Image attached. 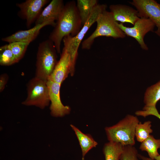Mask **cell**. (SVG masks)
<instances>
[{"label": "cell", "mask_w": 160, "mask_h": 160, "mask_svg": "<svg viewBox=\"0 0 160 160\" xmlns=\"http://www.w3.org/2000/svg\"><path fill=\"white\" fill-rule=\"evenodd\" d=\"M30 44L22 42H14L8 44V46L17 62L23 57Z\"/></svg>", "instance_id": "22"}, {"label": "cell", "mask_w": 160, "mask_h": 160, "mask_svg": "<svg viewBox=\"0 0 160 160\" xmlns=\"http://www.w3.org/2000/svg\"><path fill=\"white\" fill-rule=\"evenodd\" d=\"M155 160H160V155H159L157 156L155 158Z\"/></svg>", "instance_id": "27"}, {"label": "cell", "mask_w": 160, "mask_h": 160, "mask_svg": "<svg viewBox=\"0 0 160 160\" xmlns=\"http://www.w3.org/2000/svg\"><path fill=\"white\" fill-rule=\"evenodd\" d=\"M136 148L132 145L124 146L120 160H139Z\"/></svg>", "instance_id": "23"}, {"label": "cell", "mask_w": 160, "mask_h": 160, "mask_svg": "<svg viewBox=\"0 0 160 160\" xmlns=\"http://www.w3.org/2000/svg\"><path fill=\"white\" fill-rule=\"evenodd\" d=\"M70 126L74 131L79 141L82 153V160L84 159L86 154L94 147H95L97 143L89 134H84L73 125Z\"/></svg>", "instance_id": "15"}, {"label": "cell", "mask_w": 160, "mask_h": 160, "mask_svg": "<svg viewBox=\"0 0 160 160\" xmlns=\"http://www.w3.org/2000/svg\"><path fill=\"white\" fill-rule=\"evenodd\" d=\"M64 5L62 0H52L41 11L35 22V25L48 20L57 21Z\"/></svg>", "instance_id": "14"}, {"label": "cell", "mask_w": 160, "mask_h": 160, "mask_svg": "<svg viewBox=\"0 0 160 160\" xmlns=\"http://www.w3.org/2000/svg\"><path fill=\"white\" fill-rule=\"evenodd\" d=\"M160 100V81L148 87L145 93L143 108H156L157 103Z\"/></svg>", "instance_id": "18"}, {"label": "cell", "mask_w": 160, "mask_h": 160, "mask_svg": "<svg viewBox=\"0 0 160 160\" xmlns=\"http://www.w3.org/2000/svg\"><path fill=\"white\" fill-rule=\"evenodd\" d=\"M110 12L115 20L121 23H129L134 25L140 18L137 11L124 5H111L109 7Z\"/></svg>", "instance_id": "13"}, {"label": "cell", "mask_w": 160, "mask_h": 160, "mask_svg": "<svg viewBox=\"0 0 160 160\" xmlns=\"http://www.w3.org/2000/svg\"><path fill=\"white\" fill-rule=\"evenodd\" d=\"M17 63L8 44L0 47V64L2 66H9Z\"/></svg>", "instance_id": "21"}, {"label": "cell", "mask_w": 160, "mask_h": 160, "mask_svg": "<svg viewBox=\"0 0 160 160\" xmlns=\"http://www.w3.org/2000/svg\"><path fill=\"white\" fill-rule=\"evenodd\" d=\"M82 27L76 1H72L67 2L49 37L54 43L57 53L60 52L61 42L63 38L68 36H75Z\"/></svg>", "instance_id": "1"}, {"label": "cell", "mask_w": 160, "mask_h": 160, "mask_svg": "<svg viewBox=\"0 0 160 160\" xmlns=\"http://www.w3.org/2000/svg\"><path fill=\"white\" fill-rule=\"evenodd\" d=\"M74 67L70 55L63 47L60 59L48 80L61 84L69 73L73 74Z\"/></svg>", "instance_id": "10"}, {"label": "cell", "mask_w": 160, "mask_h": 160, "mask_svg": "<svg viewBox=\"0 0 160 160\" xmlns=\"http://www.w3.org/2000/svg\"><path fill=\"white\" fill-rule=\"evenodd\" d=\"M50 102L51 115L55 117H62L69 113V107L64 106L60 100V90L61 84L52 81H47Z\"/></svg>", "instance_id": "11"}, {"label": "cell", "mask_w": 160, "mask_h": 160, "mask_svg": "<svg viewBox=\"0 0 160 160\" xmlns=\"http://www.w3.org/2000/svg\"><path fill=\"white\" fill-rule=\"evenodd\" d=\"M160 148V139H156L150 135L145 140L141 143L139 149L142 151L147 152L149 158L154 160L159 155L158 149Z\"/></svg>", "instance_id": "17"}, {"label": "cell", "mask_w": 160, "mask_h": 160, "mask_svg": "<svg viewBox=\"0 0 160 160\" xmlns=\"http://www.w3.org/2000/svg\"><path fill=\"white\" fill-rule=\"evenodd\" d=\"M56 22L48 20L41 24L35 25L28 30H20L12 35L3 38L2 41L9 43L14 42H22L30 43L33 41L39 35L41 29L44 26L50 25L55 27Z\"/></svg>", "instance_id": "12"}, {"label": "cell", "mask_w": 160, "mask_h": 160, "mask_svg": "<svg viewBox=\"0 0 160 160\" xmlns=\"http://www.w3.org/2000/svg\"><path fill=\"white\" fill-rule=\"evenodd\" d=\"M8 79V76L6 73H3L0 76V92L4 90Z\"/></svg>", "instance_id": "24"}, {"label": "cell", "mask_w": 160, "mask_h": 160, "mask_svg": "<svg viewBox=\"0 0 160 160\" xmlns=\"http://www.w3.org/2000/svg\"><path fill=\"white\" fill-rule=\"evenodd\" d=\"M47 81L36 76L31 79L27 85V97L22 104L41 109L47 106L50 100Z\"/></svg>", "instance_id": "5"}, {"label": "cell", "mask_w": 160, "mask_h": 160, "mask_svg": "<svg viewBox=\"0 0 160 160\" xmlns=\"http://www.w3.org/2000/svg\"><path fill=\"white\" fill-rule=\"evenodd\" d=\"M138 157L142 160H152L149 158H148L138 154Z\"/></svg>", "instance_id": "25"}, {"label": "cell", "mask_w": 160, "mask_h": 160, "mask_svg": "<svg viewBox=\"0 0 160 160\" xmlns=\"http://www.w3.org/2000/svg\"><path fill=\"white\" fill-rule=\"evenodd\" d=\"M124 147L116 142L109 141L105 143L103 149L105 160H120Z\"/></svg>", "instance_id": "19"}, {"label": "cell", "mask_w": 160, "mask_h": 160, "mask_svg": "<svg viewBox=\"0 0 160 160\" xmlns=\"http://www.w3.org/2000/svg\"><path fill=\"white\" fill-rule=\"evenodd\" d=\"M56 52L54 43L49 39L39 44L36 55V77L48 80L57 63Z\"/></svg>", "instance_id": "4"}, {"label": "cell", "mask_w": 160, "mask_h": 160, "mask_svg": "<svg viewBox=\"0 0 160 160\" xmlns=\"http://www.w3.org/2000/svg\"><path fill=\"white\" fill-rule=\"evenodd\" d=\"M151 122L150 121H145L143 123L140 122L136 126L135 136L137 141L142 143L153 132L151 128Z\"/></svg>", "instance_id": "20"}, {"label": "cell", "mask_w": 160, "mask_h": 160, "mask_svg": "<svg viewBox=\"0 0 160 160\" xmlns=\"http://www.w3.org/2000/svg\"><path fill=\"white\" fill-rule=\"evenodd\" d=\"M130 3L137 9L140 18H149L157 30L155 32L160 37V4L154 0H133Z\"/></svg>", "instance_id": "8"}, {"label": "cell", "mask_w": 160, "mask_h": 160, "mask_svg": "<svg viewBox=\"0 0 160 160\" xmlns=\"http://www.w3.org/2000/svg\"><path fill=\"white\" fill-rule=\"evenodd\" d=\"M107 6L105 4H98L95 8L85 23L75 36H68L63 39L64 47L71 55L73 63L75 65L79 46L86 33L92 25L96 22L99 15L106 10Z\"/></svg>", "instance_id": "6"}, {"label": "cell", "mask_w": 160, "mask_h": 160, "mask_svg": "<svg viewBox=\"0 0 160 160\" xmlns=\"http://www.w3.org/2000/svg\"><path fill=\"white\" fill-rule=\"evenodd\" d=\"M153 115L156 116L160 120V114L159 113L158 111L155 112Z\"/></svg>", "instance_id": "26"}, {"label": "cell", "mask_w": 160, "mask_h": 160, "mask_svg": "<svg viewBox=\"0 0 160 160\" xmlns=\"http://www.w3.org/2000/svg\"><path fill=\"white\" fill-rule=\"evenodd\" d=\"M48 0H26L21 3L16 4L20 10L18 16L25 20L26 25L29 28L35 22L41 12L43 7L47 4Z\"/></svg>", "instance_id": "9"}, {"label": "cell", "mask_w": 160, "mask_h": 160, "mask_svg": "<svg viewBox=\"0 0 160 160\" xmlns=\"http://www.w3.org/2000/svg\"><path fill=\"white\" fill-rule=\"evenodd\" d=\"M97 26L95 30L82 43L83 49L90 48L95 39L99 37L105 36L114 39L123 38L126 35L117 25L111 13L105 10L98 16L96 22Z\"/></svg>", "instance_id": "3"}, {"label": "cell", "mask_w": 160, "mask_h": 160, "mask_svg": "<svg viewBox=\"0 0 160 160\" xmlns=\"http://www.w3.org/2000/svg\"><path fill=\"white\" fill-rule=\"evenodd\" d=\"M139 122L136 116L128 115L115 125L105 127L108 140L120 143L124 146H134L135 128Z\"/></svg>", "instance_id": "2"}, {"label": "cell", "mask_w": 160, "mask_h": 160, "mask_svg": "<svg viewBox=\"0 0 160 160\" xmlns=\"http://www.w3.org/2000/svg\"><path fill=\"white\" fill-rule=\"evenodd\" d=\"M97 0H77L76 7L82 26L85 23L95 7L98 4Z\"/></svg>", "instance_id": "16"}, {"label": "cell", "mask_w": 160, "mask_h": 160, "mask_svg": "<svg viewBox=\"0 0 160 160\" xmlns=\"http://www.w3.org/2000/svg\"><path fill=\"white\" fill-rule=\"evenodd\" d=\"M117 25L127 36L135 39L138 42L141 48L147 50L148 48L144 40L145 35L150 31H153L155 25L150 19L140 18L135 23L134 26L127 27L123 23H119Z\"/></svg>", "instance_id": "7"}]
</instances>
